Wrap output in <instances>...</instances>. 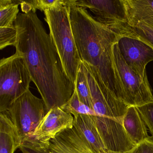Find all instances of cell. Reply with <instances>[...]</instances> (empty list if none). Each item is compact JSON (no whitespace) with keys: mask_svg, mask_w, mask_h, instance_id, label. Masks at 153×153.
Returning a JSON list of instances; mask_svg holds the SVG:
<instances>
[{"mask_svg":"<svg viewBox=\"0 0 153 153\" xmlns=\"http://www.w3.org/2000/svg\"><path fill=\"white\" fill-rule=\"evenodd\" d=\"M16 52L24 57L47 111L61 107L72 96L75 86L65 72L50 34L36 12L19 13Z\"/></svg>","mask_w":153,"mask_h":153,"instance_id":"obj_1","label":"cell"},{"mask_svg":"<svg viewBox=\"0 0 153 153\" xmlns=\"http://www.w3.org/2000/svg\"><path fill=\"white\" fill-rule=\"evenodd\" d=\"M69 7L72 33L80 59L94 67L106 87L123 102L112 58L113 45L118 36L97 22L86 9L75 6L73 0Z\"/></svg>","mask_w":153,"mask_h":153,"instance_id":"obj_2","label":"cell"},{"mask_svg":"<svg viewBox=\"0 0 153 153\" xmlns=\"http://www.w3.org/2000/svg\"><path fill=\"white\" fill-rule=\"evenodd\" d=\"M70 2L71 0H64L62 3L44 12L45 20L48 24L50 35L65 72L75 85L81 60L76 46L70 19Z\"/></svg>","mask_w":153,"mask_h":153,"instance_id":"obj_3","label":"cell"},{"mask_svg":"<svg viewBox=\"0 0 153 153\" xmlns=\"http://www.w3.org/2000/svg\"><path fill=\"white\" fill-rule=\"evenodd\" d=\"M32 77L24 57L16 52L0 61V112L10 105L28 89Z\"/></svg>","mask_w":153,"mask_h":153,"instance_id":"obj_4","label":"cell"},{"mask_svg":"<svg viewBox=\"0 0 153 153\" xmlns=\"http://www.w3.org/2000/svg\"><path fill=\"white\" fill-rule=\"evenodd\" d=\"M112 58L122 101L128 106L136 107L153 102L147 77L140 76L127 64L120 53L117 42L113 45Z\"/></svg>","mask_w":153,"mask_h":153,"instance_id":"obj_5","label":"cell"},{"mask_svg":"<svg viewBox=\"0 0 153 153\" xmlns=\"http://www.w3.org/2000/svg\"><path fill=\"white\" fill-rule=\"evenodd\" d=\"M47 112L43 99L34 95L28 89L4 112L15 125L22 142L33 137Z\"/></svg>","mask_w":153,"mask_h":153,"instance_id":"obj_6","label":"cell"},{"mask_svg":"<svg viewBox=\"0 0 153 153\" xmlns=\"http://www.w3.org/2000/svg\"><path fill=\"white\" fill-rule=\"evenodd\" d=\"M82 62L95 116L122 119L128 106L118 99L106 87L94 67L84 62Z\"/></svg>","mask_w":153,"mask_h":153,"instance_id":"obj_7","label":"cell"},{"mask_svg":"<svg viewBox=\"0 0 153 153\" xmlns=\"http://www.w3.org/2000/svg\"><path fill=\"white\" fill-rule=\"evenodd\" d=\"M73 3L89 9L97 22L112 31L128 24L124 0H73Z\"/></svg>","mask_w":153,"mask_h":153,"instance_id":"obj_8","label":"cell"},{"mask_svg":"<svg viewBox=\"0 0 153 153\" xmlns=\"http://www.w3.org/2000/svg\"><path fill=\"white\" fill-rule=\"evenodd\" d=\"M92 117L107 151L126 153L136 146L125 131L122 119Z\"/></svg>","mask_w":153,"mask_h":153,"instance_id":"obj_9","label":"cell"},{"mask_svg":"<svg viewBox=\"0 0 153 153\" xmlns=\"http://www.w3.org/2000/svg\"><path fill=\"white\" fill-rule=\"evenodd\" d=\"M116 35L118 48L125 62L140 76L147 77L146 67L153 61V48L136 37Z\"/></svg>","mask_w":153,"mask_h":153,"instance_id":"obj_10","label":"cell"},{"mask_svg":"<svg viewBox=\"0 0 153 153\" xmlns=\"http://www.w3.org/2000/svg\"><path fill=\"white\" fill-rule=\"evenodd\" d=\"M74 123V116L71 114L61 107H54L47 112L33 137L42 142L49 143L51 140L63 131L73 128Z\"/></svg>","mask_w":153,"mask_h":153,"instance_id":"obj_11","label":"cell"},{"mask_svg":"<svg viewBox=\"0 0 153 153\" xmlns=\"http://www.w3.org/2000/svg\"><path fill=\"white\" fill-rule=\"evenodd\" d=\"M51 153H109L107 150L96 153L75 128L65 130L50 142Z\"/></svg>","mask_w":153,"mask_h":153,"instance_id":"obj_12","label":"cell"},{"mask_svg":"<svg viewBox=\"0 0 153 153\" xmlns=\"http://www.w3.org/2000/svg\"><path fill=\"white\" fill-rule=\"evenodd\" d=\"M122 122L125 131L135 145L152 137L148 135L147 128L136 106H128Z\"/></svg>","mask_w":153,"mask_h":153,"instance_id":"obj_13","label":"cell"},{"mask_svg":"<svg viewBox=\"0 0 153 153\" xmlns=\"http://www.w3.org/2000/svg\"><path fill=\"white\" fill-rule=\"evenodd\" d=\"M74 126L96 153L107 150L91 115L79 114L75 116Z\"/></svg>","mask_w":153,"mask_h":153,"instance_id":"obj_14","label":"cell"},{"mask_svg":"<svg viewBox=\"0 0 153 153\" xmlns=\"http://www.w3.org/2000/svg\"><path fill=\"white\" fill-rule=\"evenodd\" d=\"M128 24L143 23L153 27V0H124Z\"/></svg>","mask_w":153,"mask_h":153,"instance_id":"obj_15","label":"cell"},{"mask_svg":"<svg viewBox=\"0 0 153 153\" xmlns=\"http://www.w3.org/2000/svg\"><path fill=\"white\" fill-rule=\"evenodd\" d=\"M21 141L16 129L6 112H0V153H14Z\"/></svg>","mask_w":153,"mask_h":153,"instance_id":"obj_16","label":"cell"},{"mask_svg":"<svg viewBox=\"0 0 153 153\" xmlns=\"http://www.w3.org/2000/svg\"><path fill=\"white\" fill-rule=\"evenodd\" d=\"M120 35L136 37L153 48V27L143 23L127 24L117 30Z\"/></svg>","mask_w":153,"mask_h":153,"instance_id":"obj_17","label":"cell"},{"mask_svg":"<svg viewBox=\"0 0 153 153\" xmlns=\"http://www.w3.org/2000/svg\"><path fill=\"white\" fill-rule=\"evenodd\" d=\"M20 0H0V27L15 26Z\"/></svg>","mask_w":153,"mask_h":153,"instance_id":"obj_18","label":"cell"},{"mask_svg":"<svg viewBox=\"0 0 153 153\" xmlns=\"http://www.w3.org/2000/svg\"><path fill=\"white\" fill-rule=\"evenodd\" d=\"M75 85L80 101L93 110L90 90L82 61L78 71Z\"/></svg>","mask_w":153,"mask_h":153,"instance_id":"obj_19","label":"cell"},{"mask_svg":"<svg viewBox=\"0 0 153 153\" xmlns=\"http://www.w3.org/2000/svg\"><path fill=\"white\" fill-rule=\"evenodd\" d=\"M61 108L71 114L74 117L79 114L95 116L94 111L80 101L76 88L69 100Z\"/></svg>","mask_w":153,"mask_h":153,"instance_id":"obj_20","label":"cell"},{"mask_svg":"<svg viewBox=\"0 0 153 153\" xmlns=\"http://www.w3.org/2000/svg\"><path fill=\"white\" fill-rule=\"evenodd\" d=\"M23 153H51L50 143H45L30 137L21 142L19 148Z\"/></svg>","mask_w":153,"mask_h":153,"instance_id":"obj_21","label":"cell"},{"mask_svg":"<svg viewBox=\"0 0 153 153\" xmlns=\"http://www.w3.org/2000/svg\"><path fill=\"white\" fill-rule=\"evenodd\" d=\"M64 0H27L25 1V7L27 11L36 12L37 10L44 11L63 2Z\"/></svg>","mask_w":153,"mask_h":153,"instance_id":"obj_22","label":"cell"},{"mask_svg":"<svg viewBox=\"0 0 153 153\" xmlns=\"http://www.w3.org/2000/svg\"><path fill=\"white\" fill-rule=\"evenodd\" d=\"M17 40V30L16 26L11 27H0V49L8 46H15Z\"/></svg>","mask_w":153,"mask_h":153,"instance_id":"obj_23","label":"cell"},{"mask_svg":"<svg viewBox=\"0 0 153 153\" xmlns=\"http://www.w3.org/2000/svg\"><path fill=\"white\" fill-rule=\"evenodd\" d=\"M137 107L153 138V101Z\"/></svg>","mask_w":153,"mask_h":153,"instance_id":"obj_24","label":"cell"},{"mask_svg":"<svg viewBox=\"0 0 153 153\" xmlns=\"http://www.w3.org/2000/svg\"><path fill=\"white\" fill-rule=\"evenodd\" d=\"M126 153H153V137L137 144Z\"/></svg>","mask_w":153,"mask_h":153,"instance_id":"obj_25","label":"cell"},{"mask_svg":"<svg viewBox=\"0 0 153 153\" xmlns=\"http://www.w3.org/2000/svg\"><path fill=\"white\" fill-rule=\"evenodd\" d=\"M109 153H119V152H111V151H108Z\"/></svg>","mask_w":153,"mask_h":153,"instance_id":"obj_26","label":"cell"}]
</instances>
